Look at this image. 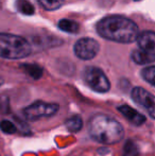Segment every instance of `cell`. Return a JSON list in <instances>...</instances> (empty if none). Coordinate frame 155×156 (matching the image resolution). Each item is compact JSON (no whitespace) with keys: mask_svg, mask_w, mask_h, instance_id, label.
<instances>
[{"mask_svg":"<svg viewBox=\"0 0 155 156\" xmlns=\"http://www.w3.org/2000/svg\"><path fill=\"white\" fill-rule=\"evenodd\" d=\"M131 96H132V99L134 100V102L141 105L143 107H145L148 113H149L150 117L152 119H154L155 101H154L153 94H150L149 91H147L143 87H134L132 93H131Z\"/></svg>","mask_w":155,"mask_h":156,"instance_id":"cell-7","label":"cell"},{"mask_svg":"<svg viewBox=\"0 0 155 156\" xmlns=\"http://www.w3.org/2000/svg\"><path fill=\"white\" fill-rule=\"evenodd\" d=\"M101 37L121 44H130L136 41L139 34L138 26L130 18L113 15L102 18L96 26Z\"/></svg>","mask_w":155,"mask_h":156,"instance_id":"cell-1","label":"cell"},{"mask_svg":"<svg viewBox=\"0 0 155 156\" xmlns=\"http://www.w3.org/2000/svg\"><path fill=\"white\" fill-rule=\"evenodd\" d=\"M45 10L55 11L64 4L65 0H36Z\"/></svg>","mask_w":155,"mask_h":156,"instance_id":"cell-15","label":"cell"},{"mask_svg":"<svg viewBox=\"0 0 155 156\" xmlns=\"http://www.w3.org/2000/svg\"><path fill=\"white\" fill-rule=\"evenodd\" d=\"M58 28L62 31L67 33H78L80 30V26L75 20H70V19H62L58 21Z\"/></svg>","mask_w":155,"mask_h":156,"instance_id":"cell-13","label":"cell"},{"mask_svg":"<svg viewBox=\"0 0 155 156\" xmlns=\"http://www.w3.org/2000/svg\"><path fill=\"white\" fill-rule=\"evenodd\" d=\"M10 111V101L5 96L0 97V112L2 113H9Z\"/></svg>","mask_w":155,"mask_h":156,"instance_id":"cell-19","label":"cell"},{"mask_svg":"<svg viewBox=\"0 0 155 156\" xmlns=\"http://www.w3.org/2000/svg\"><path fill=\"white\" fill-rule=\"evenodd\" d=\"M136 41L140 49L147 50V51H155V33L153 31L139 33Z\"/></svg>","mask_w":155,"mask_h":156,"instance_id":"cell-9","label":"cell"},{"mask_svg":"<svg viewBox=\"0 0 155 156\" xmlns=\"http://www.w3.org/2000/svg\"><path fill=\"white\" fill-rule=\"evenodd\" d=\"M83 79L85 83L97 93H106L111 88V83L107 76L98 67L88 66L85 68L83 71Z\"/></svg>","mask_w":155,"mask_h":156,"instance_id":"cell-4","label":"cell"},{"mask_svg":"<svg viewBox=\"0 0 155 156\" xmlns=\"http://www.w3.org/2000/svg\"><path fill=\"white\" fill-rule=\"evenodd\" d=\"M0 8H1V3H0Z\"/></svg>","mask_w":155,"mask_h":156,"instance_id":"cell-22","label":"cell"},{"mask_svg":"<svg viewBox=\"0 0 155 156\" xmlns=\"http://www.w3.org/2000/svg\"><path fill=\"white\" fill-rule=\"evenodd\" d=\"M66 127L71 133H77V132L81 131V129L83 127V120L81 116L75 115L71 118H69L66 121Z\"/></svg>","mask_w":155,"mask_h":156,"instance_id":"cell-14","label":"cell"},{"mask_svg":"<svg viewBox=\"0 0 155 156\" xmlns=\"http://www.w3.org/2000/svg\"><path fill=\"white\" fill-rule=\"evenodd\" d=\"M21 68L28 76H30L34 80H38L43 76V68L36 64H23L21 65Z\"/></svg>","mask_w":155,"mask_h":156,"instance_id":"cell-12","label":"cell"},{"mask_svg":"<svg viewBox=\"0 0 155 156\" xmlns=\"http://www.w3.org/2000/svg\"><path fill=\"white\" fill-rule=\"evenodd\" d=\"M118 112L121 113L131 123H133L134 125H141L146 122V117L140 114L139 112H137L136 109L132 108L131 106L129 105H121V106H118L117 107Z\"/></svg>","mask_w":155,"mask_h":156,"instance_id":"cell-8","label":"cell"},{"mask_svg":"<svg viewBox=\"0 0 155 156\" xmlns=\"http://www.w3.org/2000/svg\"><path fill=\"white\" fill-rule=\"evenodd\" d=\"M73 50H75V54L79 58L88 61L97 55L100 50V46L99 43L93 38L84 37V38L79 39L75 44Z\"/></svg>","mask_w":155,"mask_h":156,"instance_id":"cell-6","label":"cell"},{"mask_svg":"<svg viewBox=\"0 0 155 156\" xmlns=\"http://www.w3.org/2000/svg\"><path fill=\"white\" fill-rule=\"evenodd\" d=\"M138 155H139V151L137 144L133 140H128L123 146L122 156H138Z\"/></svg>","mask_w":155,"mask_h":156,"instance_id":"cell-16","label":"cell"},{"mask_svg":"<svg viewBox=\"0 0 155 156\" xmlns=\"http://www.w3.org/2000/svg\"><path fill=\"white\" fill-rule=\"evenodd\" d=\"M2 84H3V79H2L1 76H0V86H1Z\"/></svg>","mask_w":155,"mask_h":156,"instance_id":"cell-20","label":"cell"},{"mask_svg":"<svg viewBox=\"0 0 155 156\" xmlns=\"http://www.w3.org/2000/svg\"><path fill=\"white\" fill-rule=\"evenodd\" d=\"M0 129L5 134H14L17 131V127L12 121L4 119L0 121Z\"/></svg>","mask_w":155,"mask_h":156,"instance_id":"cell-18","label":"cell"},{"mask_svg":"<svg viewBox=\"0 0 155 156\" xmlns=\"http://www.w3.org/2000/svg\"><path fill=\"white\" fill-rule=\"evenodd\" d=\"M30 43L23 36L0 33V56L9 60H20L31 54Z\"/></svg>","mask_w":155,"mask_h":156,"instance_id":"cell-3","label":"cell"},{"mask_svg":"<svg viewBox=\"0 0 155 156\" xmlns=\"http://www.w3.org/2000/svg\"><path fill=\"white\" fill-rule=\"evenodd\" d=\"M131 58L138 65H146V64H152L155 60L154 51H147L143 49H136L132 52Z\"/></svg>","mask_w":155,"mask_h":156,"instance_id":"cell-10","label":"cell"},{"mask_svg":"<svg viewBox=\"0 0 155 156\" xmlns=\"http://www.w3.org/2000/svg\"><path fill=\"white\" fill-rule=\"evenodd\" d=\"M141 76L143 78V80L147 81L150 85L154 86L155 85V67L153 65L148 66V67L143 68L141 70Z\"/></svg>","mask_w":155,"mask_h":156,"instance_id":"cell-17","label":"cell"},{"mask_svg":"<svg viewBox=\"0 0 155 156\" xmlns=\"http://www.w3.org/2000/svg\"><path fill=\"white\" fill-rule=\"evenodd\" d=\"M134 1H140V0H134Z\"/></svg>","mask_w":155,"mask_h":156,"instance_id":"cell-21","label":"cell"},{"mask_svg":"<svg viewBox=\"0 0 155 156\" xmlns=\"http://www.w3.org/2000/svg\"><path fill=\"white\" fill-rule=\"evenodd\" d=\"M88 133L93 140L103 144H114L124 136L119 121L106 115H95L88 121Z\"/></svg>","mask_w":155,"mask_h":156,"instance_id":"cell-2","label":"cell"},{"mask_svg":"<svg viewBox=\"0 0 155 156\" xmlns=\"http://www.w3.org/2000/svg\"><path fill=\"white\" fill-rule=\"evenodd\" d=\"M58 104L47 103L44 101H36L33 104L27 106L23 109V116L29 121H36L45 117H51L58 112Z\"/></svg>","mask_w":155,"mask_h":156,"instance_id":"cell-5","label":"cell"},{"mask_svg":"<svg viewBox=\"0 0 155 156\" xmlns=\"http://www.w3.org/2000/svg\"><path fill=\"white\" fill-rule=\"evenodd\" d=\"M15 8L19 13L23 15H33L35 13L34 5L29 1V0H16L15 2Z\"/></svg>","mask_w":155,"mask_h":156,"instance_id":"cell-11","label":"cell"}]
</instances>
